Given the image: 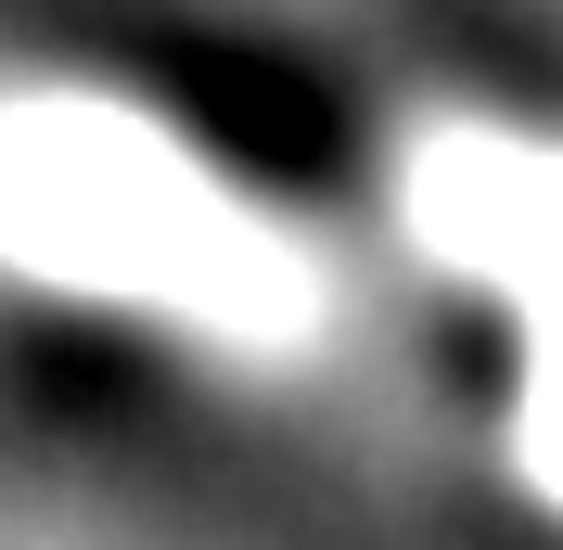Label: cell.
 <instances>
[{"label":"cell","mask_w":563,"mask_h":550,"mask_svg":"<svg viewBox=\"0 0 563 550\" xmlns=\"http://www.w3.org/2000/svg\"><path fill=\"white\" fill-rule=\"evenodd\" d=\"M115 90H141V103L167 116V129H192L218 154V179H256V193H282V206H333V193H358V103L346 90H320L295 52H269V38H231L206 26V13H167V0H129L103 26V65Z\"/></svg>","instance_id":"6da1fadb"}]
</instances>
